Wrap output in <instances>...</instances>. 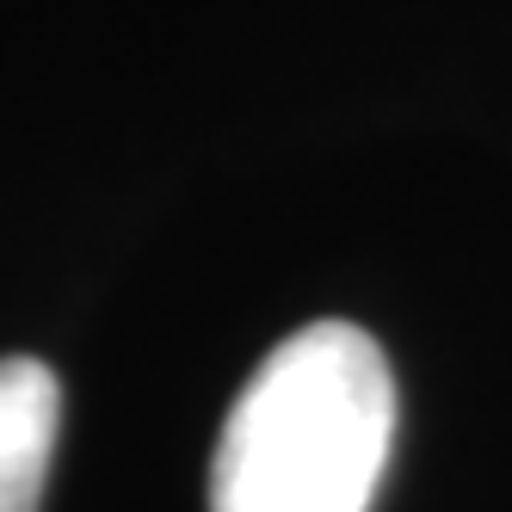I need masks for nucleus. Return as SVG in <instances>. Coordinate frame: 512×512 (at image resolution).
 <instances>
[{
	"instance_id": "1",
	"label": "nucleus",
	"mask_w": 512,
	"mask_h": 512,
	"mask_svg": "<svg viewBox=\"0 0 512 512\" xmlns=\"http://www.w3.org/2000/svg\"><path fill=\"white\" fill-rule=\"evenodd\" d=\"M395 445V377L352 321L260 358L210 457V512H364Z\"/></svg>"
},
{
	"instance_id": "2",
	"label": "nucleus",
	"mask_w": 512,
	"mask_h": 512,
	"mask_svg": "<svg viewBox=\"0 0 512 512\" xmlns=\"http://www.w3.org/2000/svg\"><path fill=\"white\" fill-rule=\"evenodd\" d=\"M62 432V383L44 358H0V512H38Z\"/></svg>"
}]
</instances>
